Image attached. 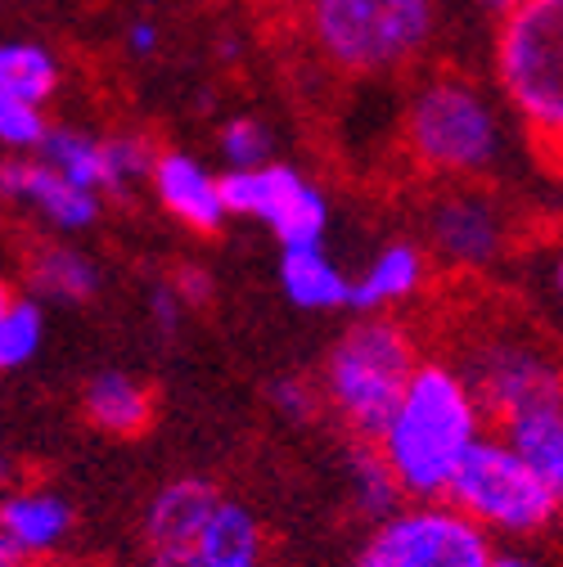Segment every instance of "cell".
<instances>
[{"mask_svg":"<svg viewBox=\"0 0 563 567\" xmlns=\"http://www.w3.org/2000/svg\"><path fill=\"white\" fill-rule=\"evenodd\" d=\"M482 437V405L473 383L451 365H419L392 423L375 442L401 495L447 501L460 460Z\"/></svg>","mask_w":563,"mask_h":567,"instance_id":"6da1fadb","label":"cell"},{"mask_svg":"<svg viewBox=\"0 0 563 567\" xmlns=\"http://www.w3.org/2000/svg\"><path fill=\"white\" fill-rule=\"evenodd\" d=\"M419 370V347L406 324L388 316L357 320L325 361V405L347 423L357 442H379L392 423L410 379Z\"/></svg>","mask_w":563,"mask_h":567,"instance_id":"7a4b0ae2","label":"cell"},{"mask_svg":"<svg viewBox=\"0 0 563 567\" xmlns=\"http://www.w3.org/2000/svg\"><path fill=\"white\" fill-rule=\"evenodd\" d=\"M433 0H311L307 32L342 73H392L429 45Z\"/></svg>","mask_w":563,"mask_h":567,"instance_id":"3957f363","label":"cell"},{"mask_svg":"<svg viewBox=\"0 0 563 567\" xmlns=\"http://www.w3.org/2000/svg\"><path fill=\"white\" fill-rule=\"evenodd\" d=\"M406 145L424 172L469 181L497 163L501 122L478 86L442 73L414 91L406 113Z\"/></svg>","mask_w":563,"mask_h":567,"instance_id":"277c9868","label":"cell"},{"mask_svg":"<svg viewBox=\"0 0 563 567\" xmlns=\"http://www.w3.org/2000/svg\"><path fill=\"white\" fill-rule=\"evenodd\" d=\"M497 78L541 145L563 135V0H523L505 14Z\"/></svg>","mask_w":563,"mask_h":567,"instance_id":"5b68a950","label":"cell"},{"mask_svg":"<svg viewBox=\"0 0 563 567\" xmlns=\"http://www.w3.org/2000/svg\"><path fill=\"white\" fill-rule=\"evenodd\" d=\"M447 501L482 523L487 532H510V536H536L541 527L554 523L559 495L514 455L505 437H478L473 451L460 460Z\"/></svg>","mask_w":563,"mask_h":567,"instance_id":"8992f818","label":"cell"},{"mask_svg":"<svg viewBox=\"0 0 563 567\" xmlns=\"http://www.w3.org/2000/svg\"><path fill=\"white\" fill-rule=\"evenodd\" d=\"M491 532L451 501H414L366 536L357 567H487Z\"/></svg>","mask_w":563,"mask_h":567,"instance_id":"52a82bcc","label":"cell"},{"mask_svg":"<svg viewBox=\"0 0 563 567\" xmlns=\"http://www.w3.org/2000/svg\"><path fill=\"white\" fill-rule=\"evenodd\" d=\"M222 194H226L231 217L270 226V235L285 248L320 244L325 221H329L325 194L311 181H303L294 167H279V163H266L253 172H226Z\"/></svg>","mask_w":563,"mask_h":567,"instance_id":"ba28073f","label":"cell"},{"mask_svg":"<svg viewBox=\"0 0 563 567\" xmlns=\"http://www.w3.org/2000/svg\"><path fill=\"white\" fill-rule=\"evenodd\" d=\"M478 392L482 414H491L497 423H505L510 414L541 405V401H559L563 396V365L559 357H550V347L523 342V338H497L478 351L473 374H464Z\"/></svg>","mask_w":563,"mask_h":567,"instance_id":"9c48e42d","label":"cell"},{"mask_svg":"<svg viewBox=\"0 0 563 567\" xmlns=\"http://www.w3.org/2000/svg\"><path fill=\"white\" fill-rule=\"evenodd\" d=\"M429 244L442 261L460 270H482L491 266L505 244H510V221L505 207L482 194V189H447L429 207Z\"/></svg>","mask_w":563,"mask_h":567,"instance_id":"30bf717a","label":"cell"},{"mask_svg":"<svg viewBox=\"0 0 563 567\" xmlns=\"http://www.w3.org/2000/svg\"><path fill=\"white\" fill-rule=\"evenodd\" d=\"M0 203H28L54 230H86L100 217V194L41 158H0Z\"/></svg>","mask_w":563,"mask_h":567,"instance_id":"8fae6325","label":"cell"},{"mask_svg":"<svg viewBox=\"0 0 563 567\" xmlns=\"http://www.w3.org/2000/svg\"><path fill=\"white\" fill-rule=\"evenodd\" d=\"M68 532H73V505H68L59 491L23 486V491L0 495V536L14 549L19 567L54 554L68 540Z\"/></svg>","mask_w":563,"mask_h":567,"instance_id":"7c38bea8","label":"cell"},{"mask_svg":"<svg viewBox=\"0 0 563 567\" xmlns=\"http://www.w3.org/2000/svg\"><path fill=\"white\" fill-rule=\"evenodd\" d=\"M154 194L158 203L172 212V217L185 226V230H198V235H213L226 226V194H222V181L198 167L194 158L185 154H158L154 163Z\"/></svg>","mask_w":563,"mask_h":567,"instance_id":"4fadbf2b","label":"cell"},{"mask_svg":"<svg viewBox=\"0 0 563 567\" xmlns=\"http://www.w3.org/2000/svg\"><path fill=\"white\" fill-rule=\"evenodd\" d=\"M222 505V491L207 477H176L158 486V495L145 509V545L150 549H190L213 509Z\"/></svg>","mask_w":563,"mask_h":567,"instance_id":"5bb4252c","label":"cell"},{"mask_svg":"<svg viewBox=\"0 0 563 567\" xmlns=\"http://www.w3.org/2000/svg\"><path fill=\"white\" fill-rule=\"evenodd\" d=\"M424 275H429V261H424V248L419 244H406V239H392L388 248L375 252V261L351 279V311H366V316H379L406 298H414L424 289Z\"/></svg>","mask_w":563,"mask_h":567,"instance_id":"9a60e30c","label":"cell"},{"mask_svg":"<svg viewBox=\"0 0 563 567\" xmlns=\"http://www.w3.org/2000/svg\"><path fill=\"white\" fill-rule=\"evenodd\" d=\"M501 437L514 446V455L563 501V396L510 414L501 423Z\"/></svg>","mask_w":563,"mask_h":567,"instance_id":"2e32d148","label":"cell"},{"mask_svg":"<svg viewBox=\"0 0 563 567\" xmlns=\"http://www.w3.org/2000/svg\"><path fill=\"white\" fill-rule=\"evenodd\" d=\"M82 410L109 437H140L154 423V392L122 370H104L86 383Z\"/></svg>","mask_w":563,"mask_h":567,"instance_id":"e0dca14e","label":"cell"},{"mask_svg":"<svg viewBox=\"0 0 563 567\" xmlns=\"http://www.w3.org/2000/svg\"><path fill=\"white\" fill-rule=\"evenodd\" d=\"M207 567H262L266 558V536H262V523L253 518L248 505L231 501L222 495V505L207 518L203 536L190 545Z\"/></svg>","mask_w":563,"mask_h":567,"instance_id":"ac0fdd59","label":"cell"},{"mask_svg":"<svg viewBox=\"0 0 563 567\" xmlns=\"http://www.w3.org/2000/svg\"><path fill=\"white\" fill-rule=\"evenodd\" d=\"M279 284H285V298L303 311H338L351 302V279L320 252V244L285 248V257H279Z\"/></svg>","mask_w":563,"mask_h":567,"instance_id":"d6986e66","label":"cell"},{"mask_svg":"<svg viewBox=\"0 0 563 567\" xmlns=\"http://www.w3.org/2000/svg\"><path fill=\"white\" fill-rule=\"evenodd\" d=\"M28 284L41 293V298H54V302H86L95 298L100 289V270L86 252L78 248H59V244H45L32 252L28 261Z\"/></svg>","mask_w":563,"mask_h":567,"instance_id":"ffe728a7","label":"cell"},{"mask_svg":"<svg viewBox=\"0 0 563 567\" xmlns=\"http://www.w3.org/2000/svg\"><path fill=\"white\" fill-rule=\"evenodd\" d=\"M41 163H50L54 172H63L68 181H78L82 189H113L109 181V158H104V140H91L86 131H68V126H50L41 140Z\"/></svg>","mask_w":563,"mask_h":567,"instance_id":"44dd1931","label":"cell"},{"mask_svg":"<svg viewBox=\"0 0 563 567\" xmlns=\"http://www.w3.org/2000/svg\"><path fill=\"white\" fill-rule=\"evenodd\" d=\"M0 91L28 104H45L59 91V63L28 41H0Z\"/></svg>","mask_w":563,"mask_h":567,"instance_id":"7402d4cb","label":"cell"},{"mask_svg":"<svg viewBox=\"0 0 563 567\" xmlns=\"http://www.w3.org/2000/svg\"><path fill=\"white\" fill-rule=\"evenodd\" d=\"M351 486H357V501H361V509L375 523H383L388 514H397L401 486H397V477H392V468H388V460L379 455L375 442H357V446H351Z\"/></svg>","mask_w":563,"mask_h":567,"instance_id":"603a6c76","label":"cell"},{"mask_svg":"<svg viewBox=\"0 0 563 567\" xmlns=\"http://www.w3.org/2000/svg\"><path fill=\"white\" fill-rule=\"evenodd\" d=\"M41 338H45V320H41V307L19 298L6 316H0V370H19L28 365L37 351H41Z\"/></svg>","mask_w":563,"mask_h":567,"instance_id":"cb8c5ba5","label":"cell"},{"mask_svg":"<svg viewBox=\"0 0 563 567\" xmlns=\"http://www.w3.org/2000/svg\"><path fill=\"white\" fill-rule=\"evenodd\" d=\"M104 158H109L113 189H126L135 181L154 176V163H158V154H154V145L145 135H113V140H104Z\"/></svg>","mask_w":563,"mask_h":567,"instance_id":"d4e9b609","label":"cell"},{"mask_svg":"<svg viewBox=\"0 0 563 567\" xmlns=\"http://www.w3.org/2000/svg\"><path fill=\"white\" fill-rule=\"evenodd\" d=\"M45 131L50 126H45L37 104L0 91V145H6V150H41Z\"/></svg>","mask_w":563,"mask_h":567,"instance_id":"484cf974","label":"cell"},{"mask_svg":"<svg viewBox=\"0 0 563 567\" xmlns=\"http://www.w3.org/2000/svg\"><path fill=\"white\" fill-rule=\"evenodd\" d=\"M222 154H226V163L235 172L266 167V158H270V131L262 122H253V117H235L222 131Z\"/></svg>","mask_w":563,"mask_h":567,"instance_id":"4316f807","label":"cell"},{"mask_svg":"<svg viewBox=\"0 0 563 567\" xmlns=\"http://www.w3.org/2000/svg\"><path fill=\"white\" fill-rule=\"evenodd\" d=\"M270 401H275V410L285 414V419H294V423H311V419L320 414L325 392L311 388V383H303V379H279V383L270 388Z\"/></svg>","mask_w":563,"mask_h":567,"instance_id":"83f0119b","label":"cell"},{"mask_svg":"<svg viewBox=\"0 0 563 567\" xmlns=\"http://www.w3.org/2000/svg\"><path fill=\"white\" fill-rule=\"evenodd\" d=\"M190 307H185V298L176 293V284L172 279H163V284H154L150 289V316H154V324H158V333H176L181 329V316H185Z\"/></svg>","mask_w":563,"mask_h":567,"instance_id":"f1b7e54d","label":"cell"},{"mask_svg":"<svg viewBox=\"0 0 563 567\" xmlns=\"http://www.w3.org/2000/svg\"><path fill=\"white\" fill-rule=\"evenodd\" d=\"M172 284H176V293L185 298V307H203L207 298H213V279H207V270H198V266H181Z\"/></svg>","mask_w":563,"mask_h":567,"instance_id":"f546056e","label":"cell"},{"mask_svg":"<svg viewBox=\"0 0 563 567\" xmlns=\"http://www.w3.org/2000/svg\"><path fill=\"white\" fill-rule=\"evenodd\" d=\"M126 45H131L135 54H154V50H158V32H154V23H135L131 37H126Z\"/></svg>","mask_w":563,"mask_h":567,"instance_id":"4dcf8cb0","label":"cell"},{"mask_svg":"<svg viewBox=\"0 0 563 567\" xmlns=\"http://www.w3.org/2000/svg\"><path fill=\"white\" fill-rule=\"evenodd\" d=\"M541 150H545V158H550V167H554V172H563V135H554V140H545V145H541Z\"/></svg>","mask_w":563,"mask_h":567,"instance_id":"1f68e13d","label":"cell"},{"mask_svg":"<svg viewBox=\"0 0 563 567\" xmlns=\"http://www.w3.org/2000/svg\"><path fill=\"white\" fill-rule=\"evenodd\" d=\"M6 491H14V460L0 451V495H6Z\"/></svg>","mask_w":563,"mask_h":567,"instance_id":"d6a6232c","label":"cell"},{"mask_svg":"<svg viewBox=\"0 0 563 567\" xmlns=\"http://www.w3.org/2000/svg\"><path fill=\"white\" fill-rule=\"evenodd\" d=\"M487 567H536V563H528V558H519V554H497Z\"/></svg>","mask_w":563,"mask_h":567,"instance_id":"836d02e7","label":"cell"},{"mask_svg":"<svg viewBox=\"0 0 563 567\" xmlns=\"http://www.w3.org/2000/svg\"><path fill=\"white\" fill-rule=\"evenodd\" d=\"M482 6H487L491 14H501V19H505L510 10H519V6H523V0H482Z\"/></svg>","mask_w":563,"mask_h":567,"instance_id":"e575fe53","label":"cell"},{"mask_svg":"<svg viewBox=\"0 0 563 567\" xmlns=\"http://www.w3.org/2000/svg\"><path fill=\"white\" fill-rule=\"evenodd\" d=\"M14 302H19V298H14V289H10V284H6V279H0V316H6V311H10Z\"/></svg>","mask_w":563,"mask_h":567,"instance_id":"d590c367","label":"cell"},{"mask_svg":"<svg viewBox=\"0 0 563 567\" xmlns=\"http://www.w3.org/2000/svg\"><path fill=\"white\" fill-rule=\"evenodd\" d=\"M0 567H19V558H14V549L6 545V536H0Z\"/></svg>","mask_w":563,"mask_h":567,"instance_id":"8d00e7d4","label":"cell"},{"mask_svg":"<svg viewBox=\"0 0 563 567\" xmlns=\"http://www.w3.org/2000/svg\"><path fill=\"white\" fill-rule=\"evenodd\" d=\"M275 6H311V0H275Z\"/></svg>","mask_w":563,"mask_h":567,"instance_id":"74e56055","label":"cell"},{"mask_svg":"<svg viewBox=\"0 0 563 567\" xmlns=\"http://www.w3.org/2000/svg\"><path fill=\"white\" fill-rule=\"evenodd\" d=\"M554 284H559V293H563V261H559V270H554Z\"/></svg>","mask_w":563,"mask_h":567,"instance_id":"f35d334b","label":"cell"},{"mask_svg":"<svg viewBox=\"0 0 563 567\" xmlns=\"http://www.w3.org/2000/svg\"><path fill=\"white\" fill-rule=\"evenodd\" d=\"M28 567H73V563H28Z\"/></svg>","mask_w":563,"mask_h":567,"instance_id":"ab89813d","label":"cell"}]
</instances>
